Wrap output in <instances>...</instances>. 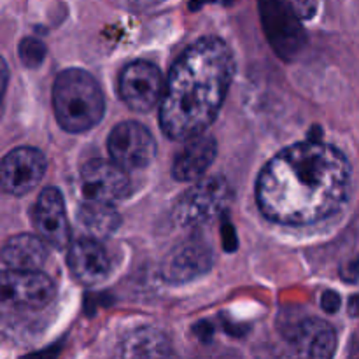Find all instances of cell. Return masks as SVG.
<instances>
[{
	"label": "cell",
	"instance_id": "cell-1",
	"mask_svg": "<svg viewBox=\"0 0 359 359\" xmlns=\"http://www.w3.org/2000/svg\"><path fill=\"white\" fill-rule=\"evenodd\" d=\"M346 154L321 140H305L272 158L256 182V200L269 219L305 226L342 209L351 189Z\"/></svg>",
	"mask_w": 359,
	"mask_h": 359
},
{
	"label": "cell",
	"instance_id": "cell-2",
	"mask_svg": "<svg viewBox=\"0 0 359 359\" xmlns=\"http://www.w3.org/2000/svg\"><path fill=\"white\" fill-rule=\"evenodd\" d=\"M235 72L233 53L224 41L203 37L172 65L160 105V126L172 140L205 132L219 114Z\"/></svg>",
	"mask_w": 359,
	"mask_h": 359
},
{
	"label": "cell",
	"instance_id": "cell-3",
	"mask_svg": "<svg viewBox=\"0 0 359 359\" xmlns=\"http://www.w3.org/2000/svg\"><path fill=\"white\" fill-rule=\"evenodd\" d=\"M53 107L60 126L70 133H83L100 123L104 95L90 72L67 69L53 84Z\"/></svg>",
	"mask_w": 359,
	"mask_h": 359
},
{
	"label": "cell",
	"instance_id": "cell-4",
	"mask_svg": "<svg viewBox=\"0 0 359 359\" xmlns=\"http://www.w3.org/2000/svg\"><path fill=\"white\" fill-rule=\"evenodd\" d=\"M258 7L270 46L284 60H293L307 42L294 6L287 0H258Z\"/></svg>",
	"mask_w": 359,
	"mask_h": 359
},
{
	"label": "cell",
	"instance_id": "cell-5",
	"mask_svg": "<svg viewBox=\"0 0 359 359\" xmlns=\"http://www.w3.org/2000/svg\"><path fill=\"white\" fill-rule=\"evenodd\" d=\"M230 200V186L221 175L205 177L196 182L175 205V224L182 228L200 226L216 217Z\"/></svg>",
	"mask_w": 359,
	"mask_h": 359
},
{
	"label": "cell",
	"instance_id": "cell-6",
	"mask_svg": "<svg viewBox=\"0 0 359 359\" xmlns=\"http://www.w3.org/2000/svg\"><path fill=\"white\" fill-rule=\"evenodd\" d=\"M107 149L112 161L125 170L146 168L156 156V142L144 125L123 121L112 128L107 139Z\"/></svg>",
	"mask_w": 359,
	"mask_h": 359
},
{
	"label": "cell",
	"instance_id": "cell-7",
	"mask_svg": "<svg viewBox=\"0 0 359 359\" xmlns=\"http://www.w3.org/2000/svg\"><path fill=\"white\" fill-rule=\"evenodd\" d=\"M79 191L88 202L112 203L125 198L130 181L121 165L105 160H91L81 168Z\"/></svg>",
	"mask_w": 359,
	"mask_h": 359
},
{
	"label": "cell",
	"instance_id": "cell-8",
	"mask_svg": "<svg viewBox=\"0 0 359 359\" xmlns=\"http://www.w3.org/2000/svg\"><path fill=\"white\" fill-rule=\"evenodd\" d=\"M165 93L160 69L149 62H133L126 65L119 77V95L130 109L147 112L161 102Z\"/></svg>",
	"mask_w": 359,
	"mask_h": 359
},
{
	"label": "cell",
	"instance_id": "cell-9",
	"mask_svg": "<svg viewBox=\"0 0 359 359\" xmlns=\"http://www.w3.org/2000/svg\"><path fill=\"white\" fill-rule=\"evenodd\" d=\"M2 300L14 307L42 309L51 304L56 294L55 283L41 270L21 272L4 270L2 272Z\"/></svg>",
	"mask_w": 359,
	"mask_h": 359
},
{
	"label": "cell",
	"instance_id": "cell-10",
	"mask_svg": "<svg viewBox=\"0 0 359 359\" xmlns=\"http://www.w3.org/2000/svg\"><path fill=\"white\" fill-rule=\"evenodd\" d=\"M46 156L35 147H18L2 160L0 181L4 191L25 195L37 188L46 174Z\"/></svg>",
	"mask_w": 359,
	"mask_h": 359
},
{
	"label": "cell",
	"instance_id": "cell-11",
	"mask_svg": "<svg viewBox=\"0 0 359 359\" xmlns=\"http://www.w3.org/2000/svg\"><path fill=\"white\" fill-rule=\"evenodd\" d=\"M212 266V251L198 237L175 245L161 263V276L170 284H184L207 273Z\"/></svg>",
	"mask_w": 359,
	"mask_h": 359
},
{
	"label": "cell",
	"instance_id": "cell-12",
	"mask_svg": "<svg viewBox=\"0 0 359 359\" xmlns=\"http://www.w3.org/2000/svg\"><path fill=\"white\" fill-rule=\"evenodd\" d=\"M34 226L39 237L51 248L63 249L70 242V228L67 219L65 200L56 188L42 189L34 207Z\"/></svg>",
	"mask_w": 359,
	"mask_h": 359
},
{
	"label": "cell",
	"instance_id": "cell-13",
	"mask_svg": "<svg viewBox=\"0 0 359 359\" xmlns=\"http://www.w3.org/2000/svg\"><path fill=\"white\" fill-rule=\"evenodd\" d=\"M69 269L72 276L84 286H95L107 279L111 272V259L97 238H79L70 245Z\"/></svg>",
	"mask_w": 359,
	"mask_h": 359
},
{
	"label": "cell",
	"instance_id": "cell-14",
	"mask_svg": "<svg viewBox=\"0 0 359 359\" xmlns=\"http://www.w3.org/2000/svg\"><path fill=\"white\" fill-rule=\"evenodd\" d=\"M184 142V147L175 156L174 165H172V175L182 182L198 181L216 158V139L200 133V135L191 137Z\"/></svg>",
	"mask_w": 359,
	"mask_h": 359
},
{
	"label": "cell",
	"instance_id": "cell-15",
	"mask_svg": "<svg viewBox=\"0 0 359 359\" xmlns=\"http://www.w3.org/2000/svg\"><path fill=\"white\" fill-rule=\"evenodd\" d=\"M291 344L300 356L332 358L337 347V335L332 325L318 318H307L298 323L290 337Z\"/></svg>",
	"mask_w": 359,
	"mask_h": 359
},
{
	"label": "cell",
	"instance_id": "cell-16",
	"mask_svg": "<svg viewBox=\"0 0 359 359\" xmlns=\"http://www.w3.org/2000/svg\"><path fill=\"white\" fill-rule=\"evenodd\" d=\"M48 242L39 235L35 237L30 233H21L11 237L2 249L4 270H21V272L41 270L48 262Z\"/></svg>",
	"mask_w": 359,
	"mask_h": 359
},
{
	"label": "cell",
	"instance_id": "cell-17",
	"mask_svg": "<svg viewBox=\"0 0 359 359\" xmlns=\"http://www.w3.org/2000/svg\"><path fill=\"white\" fill-rule=\"evenodd\" d=\"M123 358H168L174 354L167 337L156 328H139L130 332L119 344Z\"/></svg>",
	"mask_w": 359,
	"mask_h": 359
},
{
	"label": "cell",
	"instance_id": "cell-18",
	"mask_svg": "<svg viewBox=\"0 0 359 359\" xmlns=\"http://www.w3.org/2000/svg\"><path fill=\"white\" fill-rule=\"evenodd\" d=\"M77 223L93 238H107L121 224V216L112 203L88 202L81 203L77 209Z\"/></svg>",
	"mask_w": 359,
	"mask_h": 359
},
{
	"label": "cell",
	"instance_id": "cell-19",
	"mask_svg": "<svg viewBox=\"0 0 359 359\" xmlns=\"http://www.w3.org/2000/svg\"><path fill=\"white\" fill-rule=\"evenodd\" d=\"M20 60L25 67L35 69L46 60V46L39 39H23L20 44Z\"/></svg>",
	"mask_w": 359,
	"mask_h": 359
},
{
	"label": "cell",
	"instance_id": "cell-20",
	"mask_svg": "<svg viewBox=\"0 0 359 359\" xmlns=\"http://www.w3.org/2000/svg\"><path fill=\"white\" fill-rule=\"evenodd\" d=\"M321 307L326 314H335L340 309V297L332 290L325 291L321 297Z\"/></svg>",
	"mask_w": 359,
	"mask_h": 359
},
{
	"label": "cell",
	"instance_id": "cell-21",
	"mask_svg": "<svg viewBox=\"0 0 359 359\" xmlns=\"http://www.w3.org/2000/svg\"><path fill=\"white\" fill-rule=\"evenodd\" d=\"M223 245L226 251H233L237 248V235H235L233 226L228 223L223 224Z\"/></svg>",
	"mask_w": 359,
	"mask_h": 359
},
{
	"label": "cell",
	"instance_id": "cell-22",
	"mask_svg": "<svg viewBox=\"0 0 359 359\" xmlns=\"http://www.w3.org/2000/svg\"><path fill=\"white\" fill-rule=\"evenodd\" d=\"M196 335L200 337V339L203 340V342H209L210 339H212V328H210L209 325H207V323H200L198 326H196Z\"/></svg>",
	"mask_w": 359,
	"mask_h": 359
},
{
	"label": "cell",
	"instance_id": "cell-23",
	"mask_svg": "<svg viewBox=\"0 0 359 359\" xmlns=\"http://www.w3.org/2000/svg\"><path fill=\"white\" fill-rule=\"evenodd\" d=\"M349 314L353 316V318H359V294H356V297L351 298V302H349Z\"/></svg>",
	"mask_w": 359,
	"mask_h": 359
},
{
	"label": "cell",
	"instance_id": "cell-24",
	"mask_svg": "<svg viewBox=\"0 0 359 359\" xmlns=\"http://www.w3.org/2000/svg\"><path fill=\"white\" fill-rule=\"evenodd\" d=\"M132 2L140 7H153V6H158V4L165 2V0H132Z\"/></svg>",
	"mask_w": 359,
	"mask_h": 359
}]
</instances>
